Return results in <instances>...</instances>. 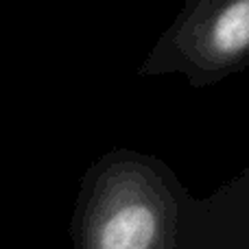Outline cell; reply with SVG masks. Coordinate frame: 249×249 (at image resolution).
<instances>
[{"mask_svg": "<svg viewBox=\"0 0 249 249\" xmlns=\"http://www.w3.org/2000/svg\"><path fill=\"white\" fill-rule=\"evenodd\" d=\"M160 241V214L149 197L124 195L109 201L92 228V249H153Z\"/></svg>", "mask_w": 249, "mask_h": 249, "instance_id": "obj_1", "label": "cell"}, {"mask_svg": "<svg viewBox=\"0 0 249 249\" xmlns=\"http://www.w3.org/2000/svg\"><path fill=\"white\" fill-rule=\"evenodd\" d=\"M201 35L195 37V46L206 59L214 64L236 59L249 51V0L223 4L203 22Z\"/></svg>", "mask_w": 249, "mask_h": 249, "instance_id": "obj_2", "label": "cell"}]
</instances>
